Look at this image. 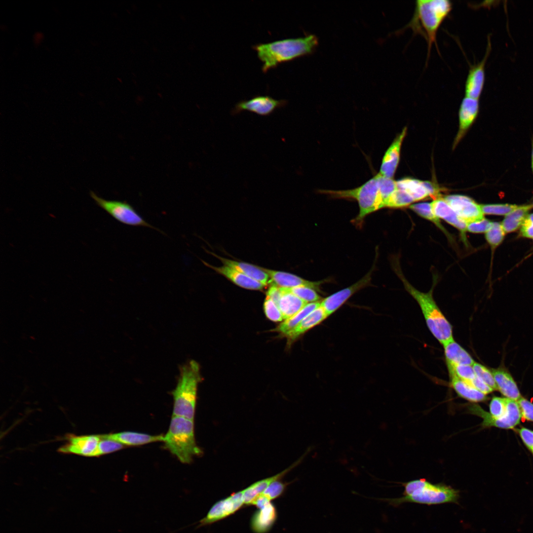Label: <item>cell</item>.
I'll return each mask as SVG.
<instances>
[{
	"label": "cell",
	"instance_id": "1",
	"mask_svg": "<svg viewBox=\"0 0 533 533\" xmlns=\"http://www.w3.org/2000/svg\"><path fill=\"white\" fill-rule=\"evenodd\" d=\"M317 37L309 35L304 37L277 40L254 45L252 48L262 62V70L266 73L279 64L311 53L317 45Z\"/></svg>",
	"mask_w": 533,
	"mask_h": 533
},
{
	"label": "cell",
	"instance_id": "2",
	"mask_svg": "<svg viewBox=\"0 0 533 533\" xmlns=\"http://www.w3.org/2000/svg\"><path fill=\"white\" fill-rule=\"evenodd\" d=\"M453 3L449 0H417L413 16L407 25L415 33L422 35L427 43V60L433 43L438 49L437 33L449 15Z\"/></svg>",
	"mask_w": 533,
	"mask_h": 533
},
{
	"label": "cell",
	"instance_id": "3",
	"mask_svg": "<svg viewBox=\"0 0 533 533\" xmlns=\"http://www.w3.org/2000/svg\"><path fill=\"white\" fill-rule=\"evenodd\" d=\"M403 485L404 496L386 499L390 504L398 506L405 502H411L432 505L458 502L459 491L449 486L433 484L423 479L413 480Z\"/></svg>",
	"mask_w": 533,
	"mask_h": 533
},
{
	"label": "cell",
	"instance_id": "4",
	"mask_svg": "<svg viewBox=\"0 0 533 533\" xmlns=\"http://www.w3.org/2000/svg\"><path fill=\"white\" fill-rule=\"evenodd\" d=\"M318 192L334 199L355 201L358 203L359 211L351 221L357 228L363 227L365 219L369 214L384 208L383 199L380 191L376 176L370 179L362 185L349 190H319Z\"/></svg>",
	"mask_w": 533,
	"mask_h": 533
},
{
	"label": "cell",
	"instance_id": "5",
	"mask_svg": "<svg viewBox=\"0 0 533 533\" xmlns=\"http://www.w3.org/2000/svg\"><path fill=\"white\" fill-rule=\"evenodd\" d=\"M202 381L197 362L190 360L180 368V375L173 397V415L193 420L197 399V387Z\"/></svg>",
	"mask_w": 533,
	"mask_h": 533
},
{
	"label": "cell",
	"instance_id": "6",
	"mask_svg": "<svg viewBox=\"0 0 533 533\" xmlns=\"http://www.w3.org/2000/svg\"><path fill=\"white\" fill-rule=\"evenodd\" d=\"M396 269L406 290L419 304L427 327L433 336L442 345L454 340L452 326L433 298V288L427 293L421 292L408 282L398 268Z\"/></svg>",
	"mask_w": 533,
	"mask_h": 533
},
{
	"label": "cell",
	"instance_id": "7",
	"mask_svg": "<svg viewBox=\"0 0 533 533\" xmlns=\"http://www.w3.org/2000/svg\"><path fill=\"white\" fill-rule=\"evenodd\" d=\"M165 446L182 463H190L193 457L201 455L194 433V422L186 418L172 416L163 441Z\"/></svg>",
	"mask_w": 533,
	"mask_h": 533
},
{
	"label": "cell",
	"instance_id": "8",
	"mask_svg": "<svg viewBox=\"0 0 533 533\" xmlns=\"http://www.w3.org/2000/svg\"><path fill=\"white\" fill-rule=\"evenodd\" d=\"M96 204L119 222L128 226L149 228L165 234L164 232L147 222L125 201L107 200L97 195L93 191L89 192Z\"/></svg>",
	"mask_w": 533,
	"mask_h": 533
},
{
	"label": "cell",
	"instance_id": "9",
	"mask_svg": "<svg viewBox=\"0 0 533 533\" xmlns=\"http://www.w3.org/2000/svg\"><path fill=\"white\" fill-rule=\"evenodd\" d=\"M468 411L470 414L483 419L482 425L483 427L494 426L503 429H512L520 423L522 417L518 401L508 398H506L505 412L499 419H494L489 413L476 404L468 406Z\"/></svg>",
	"mask_w": 533,
	"mask_h": 533
},
{
	"label": "cell",
	"instance_id": "10",
	"mask_svg": "<svg viewBox=\"0 0 533 533\" xmlns=\"http://www.w3.org/2000/svg\"><path fill=\"white\" fill-rule=\"evenodd\" d=\"M375 269V261L370 270L361 279L352 285L342 289L324 299L320 305L328 316L339 309L350 297L361 289L370 286L372 274Z\"/></svg>",
	"mask_w": 533,
	"mask_h": 533
},
{
	"label": "cell",
	"instance_id": "11",
	"mask_svg": "<svg viewBox=\"0 0 533 533\" xmlns=\"http://www.w3.org/2000/svg\"><path fill=\"white\" fill-rule=\"evenodd\" d=\"M286 104L285 100H276L267 95H257L238 102L232 110L231 114L235 115L248 111L261 116H268Z\"/></svg>",
	"mask_w": 533,
	"mask_h": 533
},
{
	"label": "cell",
	"instance_id": "12",
	"mask_svg": "<svg viewBox=\"0 0 533 533\" xmlns=\"http://www.w3.org/2000/svg\"><path fill=\"white\" fill-rule=\"evenodd\" d=\"M66 439V443L58 449L59 453L85 457H99L100 435L76 436L70 434Z\"/></svg>",
	"mask_w": 533,
	"mask_h": 533
},
{
	"label": "cell",
	"instance_id": "13",
	"mask_svg": "<svg viewBox=\"0 0 533 533\" xmlns=\"http://www.w3.org/2000/svg\"><path fill=\"white\" fill-rule=\"evenodd\" d=\"M444 198L458 217L467 224L484 218L481 206L466 196L453 194Z\"/></svg>",
	"mask_w": 533,
	"mask_h": 533
},
{
	"label": "cell",
	"instance_id": "14",
	"mask_svg": "<svg viewBox=\"0 0 533 533\" xmlns=\"http://www.w3.org/2000/svg\"><path fill=\"white\" fill-rule=\"evenodd\" d=\"M490 39H488L486 52L482 60L469 68L464 85L466 97L478 99L481 95L485 80V67L491 49Z\"/></svg>",
	"mask_w": 533,
	"mask_h": 533
},
{
	"label": "cell",
	"instance_id": "15",
	"mask_svg": "<svg viewBox=\"0 0 533 533\" xmlns=\"http://www.w3.org/2000/svg\"><path fill=\"white\" fill-rule=\"evenodd\" d=\"M244 503L243 491L232 495L215 504L208 514L199 522V526L213 523L234 513Z\"/></svg>",
	"mask_w": 533,
	"mask_h": 533
},
{
	"label": "cell",
	"instance_id": "16",
	"mask_svg": "<svg viewBox=\"0 0 533 533\" xmlns=\"http://www.w3.org/2000/svg\"><path fill=\"white\" fill-rule=\"evenodd\" d=\"M261 268L268 275L270 278L269 282L282 288L307 286L313 288L318 293H322L321 290V286L331 280L330 279L327 278L318 281H310L288 272Z\"/></svg>",
	"mask_w": 533,
	"mask_h": 533
},
{
	"label": "cell",
	"instance_id": "17",
	"mask_svg": "<svg viewBox=\"0 0 533 533\" xmlns=\"http://www.w3.org/2000/svg\"><path fill=\"white\" fill-rule=\"evenodd\" d=\"M406 131V127H405L385 152L379 173L382 176L393 178L399 163L401 147Z\"/></svg>",
	"mask_w": 533,
	"mask_h": 533
},
{
	"label": "cell",
	"instance_id": "18",
	"mask_svg": "<svg viewBox=\"0 0 533 533\" xmlns=\"http://www.w3.org/2000/svg\"><path fill=\"white\" fill-rule=\"evenodd\" d=\"M202 262L207 266L212 268L218 273L224 275L233 283L243 288L262 290L265 286L261 282L228 266L224 265L222 266L217 267L213 266L203 261H202Z\"/></svg>",
	"mask_w": 533,
	"mask_h": 533
},
{
	"label": "cell",
	"instance_id": "19",
	"mask_svg": "<svg viewBox=\"0 0 533 533\" xmlns=\"http://www.w3.org/2000/svg\"><path fill=\"white\" fill-rule=\"evenodd\" d=\"M432 212L438 218L445 220L458 229L462 235L466 230L467 223L460 218L444 198L438 197L431 203Z\"/></svg>",
	"mask_w": 533,
	"mask_h": 533
},
{
	"label": "cell",
	"instance_id": "20",
	"mask_svg": "<svg viewBox=\"0 0 533 533\" xmlns=\"http://www.w3.org/2000/svg\"><path fill=\"white\" fill-rule=\"evenodd\" d=\"M498 390L506 398L518 401L522 396L510 373L502 368L492 370Z\"/></svg>",
	"mask_w": 533,
	"mask_h": 533
},
{
	"label": "cell",
	"instance_id": "21",
	"mask_svg": "<svg viewBox=\"0 0 533 533\" xmlns=\"http://www.w3.org/2000/svg\"><path fill=\"white\" fill-rule=\"evenodd\" d=\"M479 110V101L465 96L460 104L459 111V129L457 141L462 137L476 117Z\"/></svg>",
	"mask_w": 533,
	"mask_h": 533
},
{
	"label": "cell",
	"instance_id": "22",
	"mask_svg": "<svg viewBox=\"0 0 533 533\" xmlns=\"http://www.w3.org/2000/svg\"><path fill=\"white\" fill-rule=\"evenodd\" d=\"M111 439L120 443L124 446H134L147 444L157 441H163L164 436L152 435L148 434L132 431H123L106 434Z\"/></svg>",
	"mask_w": 533,
	"mask_h": 533
},
{
	"label": "cell",
	"instance_id": "23",
	"mask_svg": "<svg viewBox=\"0 0 533 533\" xmlns=\"http://www.w3.org/2000/svg\"><path fill=\"white\" fill-rule=\"evenodd\" d=\"M327 317L328 315L320 305L285 336L287 337L289 343H292L307 331L319 324Z\"/></svg>",
	"mask_w": 533,
	"mask_h": 533
},
{
	"label": "cell",
	"instance_id": "24",
	"mask_svg": "<svg viewBox=\"0 0 533 533\" xmlns=\"http://www.w3.org/2000/svg\"><path fill=\"white\" fill-rule=\"evenodd\" d=\"M213 255L218 258L224 265L230 267L255 279L266 286L269 282L268 275L261 267L242 262H238L218 256L214 253Z\"/></svg>",
	"mask_w": 533,
	"mask_h": 533
},
{
	"label": "cell",
	"instance_id": "25",
	"mask_svg": "<svg viewBox=\"0 0 533 533\" xmlns=\"http://www.w3.org/2000/svg\"><path fill=\"white\" fill-rule=\"evenodd\" d=\"M451 386L457 395L471 402L478 403L485 401L488 398L471 383L455 376H450Z\"/></svg>",
	"mask_w": 533,
	"mask_h": 533
},
{
	"label": "cell",
	"instance_id": "26",
	"mask_svg": "<svg viewBox=\"0 0 533 533\" xmlns=\"http://www.w3.org/2000/svg\"><path fill=\"white\" fill-rule=\"evenodd\" d=\"M282 295L278 307L283 319H287L300 311L307 304L305 302L288 291L286 288L280 287Z\"/></svg>",
	"mask_w": 533,
	"mask_h": 533
},
{
	"label": "cell",
	"instance_id": "27",
	"mask_svg": "<svg viewBox=\"0 0 533 533\" xmlns=\"http://www.w3.org/2000/svg\"><path fill=\"white\" fill-rule=\"evenodd\" d=\"M447 365L464 364L472 366L475 363L470 355L453 340L443 345Z\"/></svg>",
	"mask_w": 533,
	"mask_h": 533
},
{
	"label": "cell",
	"instance_id": "28",
	"mask_svg": "<svg viewBox=\"0 0 533 533\" xmlns=\"http://www.w3.org/2000/svg\"><path fill=\"white\" fill-rule=\"evenodd\" d=\"M276 517L274 506L270 502L256 513L252 519V526L257 533H264L268 531Z\"/></svg>",
	"mask_w": 533,
	"mask_h": 533
},
{
	"label": "cell",
	"instance_id": "29",
	"mask_svg": "<svg viewBox=\"0 0 533 533\" xmlns=\"http://www.w3.org/2000/svg\"><path fill=\"white\" fill-rule=\"evenodd\" d=\"M320 305V302L307 304L297 313L292 317L285 320L273 330L280 333L283 336H285L294 329L309 313L319 307Z\"/></svg>",
	"mask_w": 533,
	"mask_h": 533
},
{
	"label": "cell",
	"instance_id": "30",
	"mask_svg": "<svg viewBox=\"0 0 533 533\" xmlns=\"http://www.w3.org/2000/svg\"><path fill=\"white\" fill-rule=\"evenodd\" d=\"M532 207L531 205L518 206L515 209L505 215L501 223L504 232H511L521 227Z\"/></svg>",
	"mask_w": 533,
	"mask_h": 533
},
{
	"label": "cell",
	"instance_id": "31",
	"mask_svg": "<svg viewBox=\"0 0 533 533\" xmlns=\"http://www.w3.org/2000/svg\"><path fill=\"white\" fill-rule=\"evenodd\" d=\"M396 183L397 188L406 191L414 201L420 200L429 196L422 181L411 178H404L396 181Z\"/></svg>",
	"mask_w": 533,
	"mask_h": 533
},
{
	"label": "cell",
	"instance_id": "32",
	"mask_svg": "<svg viewBox=\"0 0 533 533\" xmlns=\"http://www.w3.org/2000/svg\"><path fill=\"white\" fill-rule=\"evenodd\" d=\"M413 201L412 197L406 191L396 188L387 199L384 207H402L409 205Z\"/></svg>",
	"mask_w": 533,
	"mask_h": 533
},
{
	"label": "cell",
	"instance_id": "33",
	"mask_svg": "<svg viewBox=\"0 0 533 533\" xmlns=\"http://www.w3.org/2000/svg\"><path fill=\"white\" fill-rule=\"evenodd\" d=\"M410 208L419 216L431 221L445 233H447L445 229L441 225L439 218L436 217L432 212L431 203H419L411 205ZM447 234H448L447 233Z\"/></svg>",
	"mask_w": 533,
	"mask_h": 533
},
{
	"label": "cell",
	"instance_id": "34",
	"mask_svg": "<svg viewBox=\"0 0 533 533\" xmlns=\"http://www.w3.org/2000/svg\"><path fill=\"white\" fill-rule=\"evenodd\" d=\"M450 376H455L470 383L476 376L473 366L469 365H447Z\"/></svg>",
	"mask_w": 533,
	"mask_h": 533
},
{
	"label": "cell",
	"instance_id": "35",
	"mask_svg": "<svg viewBox=\"0 0 533 533\" xmlns=\"http://www.w3.org/2000/svg\"><path fill=\"white\" fill-rule=\"evenodd\" d=\"M286 288L307 303L320 302L322 299L317 291L309 287L298 286Z\"/></svg>",
	"mask_w": 533,
	"mask_h": 533
},
{
	"label": "cell",
	"instance_id": "36",
	"mask_svg": "<svg viewBox=\"0 0 533 533\" xmlns=\"http://www.w3.org/2000/svg\"><path fill=\"white\" fill-rule=\"evenodd\" d=\"M505 233L500 223L493 222L491 228L486 232L485 237L490 246L495 248L501 243Z\"/></svg>",
	"mask_w": 533,
	"mask_h": 533
},
{
	"label": "cell",
	"instance_id": "37",
	"mask_svg": "<svg viewBox=\"0 0 533 533\" xmlns=\"http://www.w3.org/2000/svg\"><path fill=\"white\" fill-rule=\"evenodd\" d=\"M381 195L384 208L386 201L391 194L396 189V181L393 179L386 178L382 176L380 173L376 175Z\"/></svg>",
	"mask_w": 533,
	"mask_h": 533
},
{
	"label": "cell",
	"instance_id": "38",
	"mask_svg": "<svg viewBox=\"0 0 533 533\" xmlns=\"http://www.w3.org/2000/svg\"><path fill=\"white\" fill-rule=\"evenodd\" d=\"M482 211L487 215H506L518 207L510 204H493L481 205Z\"/></svg>",
	"mask_w": 533,
	"mask_h": 533
},
{
	"label": "cell",
	"instance_id": "39",
	"mask_svg": "<svg viewBox=\"0 0 533 533\" xmlns=\"http://www.w3.org/2000/svg\"><path fill=\"white\" fill-rule=\"evenodd\" d=\"M101 440L98 446V456L108 454L124 448V445L114 440L108 438L106 434L100 435Z\"/></svg>",
	"mask_w": 533,
	"mask_h": 533
},
{
	"label": "cell",
	"instance_id": "40",
	"mask_svg": "<svg viewBox=\"0 0 533 533\" xmlns=\"http://www.w3.org/2000/svg\"><path fill=\"white\" fill-rule=\"evenodd\" d=\"M472 366L476 376L479 378L494 390H498L491 371H490L487 367L478 363L475 362Z\"/></svg>",
	"mask_w": 533,
	"mask_h": 533
},
{
	"label": "cell",
	"instance_id": "41",
	"mask_svg": "<svg viewBox=\"0 0 533 533\" xmlns=\"http://www.w3.org/2000/svg\"><path fill=\"white\" fill-rule=\"evenodd\" d=\"M506 405V398L494 396L489 405V413L494 419H499L504 415Z\"/></svg>",
	"mask_w": 533,
	"mask_h": 533
},
{
	"label": "cell",
	"instance_id": "42",
	"mask_svg": "<svg viewBox=\"0 0 533 533\" xmlns=\"http://www.w3.org/2000/svg\"><path fill=\"white\" fill-rule=\"evenodd\" d=\"M264 308L266 315L269 320L274 322H279L283 319L278 307L267 296L264 302Z\"/></svg>",
	"mask_w": 533,
	"mask_h": 533
},
{
	"label": "cell",
	"instance_id": "43",
	"mask_svg": "<svg viewBox=\"0 0 533 533\" xmlns=\"http://www.w3.org/2000/svg\"><path fill=\"white\" fill-rule=\"evenodd\" d=\"M492 222L486 219L467 224L466 230L473 233L486 232L491 227Z\"/></svg>",
	"mask_w": 533,
	"mask_h": 533
},
{
	"label": "cell",
	"instance_id": "44",
	"mask_svg": "<svg viewBox=\"0 0 533 533\" xmlns=\"http://www.w3.org/2000/svg\"><path fill=\"white\" fill-rule=\"evenodd\" d=\"M284 488L285 485L277 480L271 483L262 494L270 500L280 495Z\"/></svg>",
	"mask_w": 533,
	"mask_h": 533
},
{
	"label": "cell",
	"instance_id": "45",
	"mask_svg": "<svg viewBox=\"0 0 533 533\" xmlns=\"http://www.w3.org/2000/svg\"><path fill=\"white\" fill-rule=\"evenodd\" d=\"M522 418L533 421V404L527 399L521 397L518 401Z\"/></svg>",
	"mask_w": 533,
	"mask_h": 533
},
{
	"label": "cell",
	"instance_id": "46",
	"mask_svg": "<svg viewBox=\"0 0 533 533\" xmlns=\"http://www.w3.org/2000/svg\"><path fill=\"white\" fill-rule=\"evenodd\" d=\"M520 233L523 237L533 238V213L526 217L521 226Z\"/></svg>",
	"mask_w": 533,
	"mask_h": 533
},
{
	"label": "cell",
	"instance_id": "47",
	"mask_svg": "<svg viewBox=\"0 0 533 533\" xmlns=\"http://www.w3.org/2000/svg\"><path fill=\"white\" fill-rule=\"evenodd\" d=\"M517 430L524 443L533 454V431L525 427Z\"/></svg>",
	"mask_w": 533,
	"mask_h": 533
},
{
	"label": "cell",
	"instance_id": "48",
	"mask_svg": "<svg viewBox=\"0 0 533 533\" xmlns=\"http://www.w3.org/2000/svg\"><path fill=\"white\" fill-rule=\"evenodd\" d=\"M470 383L485 395L491 393L494 390L477 376H476Z\"/></svg>",
	"mask_w": 533,
	"mask_h": 533
},
{
	"label": "cell",
	"instance_id": "49",
	"mask_svg": "<svg viewBox=\"0 0 533 533\" xmlns=\"http://www.w3.org/2000/svg\"><path fill=\"white\" fill-rule=\"evenodd\" d=\"M281 295L282 291L280 287L273 284H272L266 293V296L268 297L277 306Z\"/></svg>",
	"mask_w": 533,
	"mask_h": 533
},
{
	"label": "cell",
	"instance_id": "50",
	"mask_svg": "<svg viewBox=\"0 0 533 533\" xmlns=\"http://www.w3.org/2000/svg\"><path fill=\"white\" fill-rule=\"evenodd\" d=\"M532 168L533 172V139L532 140Z\"/></svg>",
	"mask_w": 533,
	"mask_h": 533
},
{
	"label": "cell",
	"instance_id": "51",
	"mask_svg": "<svg viewBox=\"0 0 533 533\" xmlns=\"http://www.w3.org/2000/svg\"><path fill=\"white\" fill-rule=\"evenodd\" d=\"M532 206H533V205H532Z\"/></svg>",
	"mask_w": 533,
	"mask_h": 533
}]
</instances>
